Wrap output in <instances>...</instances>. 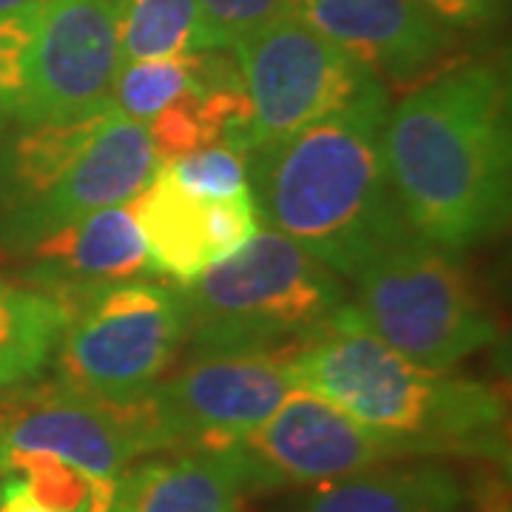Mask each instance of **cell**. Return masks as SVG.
Instances as JSON below:
<instances>
[{
  "instance_id": "8fae6325",
  "label": "cell",
  "mask_w": 512,
  "mask_h": 512,
  "mask_svg": "<svg viewBox=\"0 0 512 512\" xmlns=\"http://www.w3.org/2000/svg\"><path fill=\"white\" fill-rule=\"evenodd\" d=\"M296 353V350H293ZM293 353H211L148 390L171 450L225 453L296 387Z\"/></svg>"
},
{
  "instance_id": "44dd1931",
  "label": "cell",
  "mask_w": 512,
  "mask_h": 512,
  "mask_svg": "<svg viewBox=\"0 0 512 512\" xmlns=\"http://www.w3.org/2000/svg\"><path fill=\"white\" fill-rule=\"evenodd\" d=\"M157 174L174 188L202 200H231L251 194L245 151L228 140L174 157L160 165Z\"/></svg>"
},
{
  "instance_id": "ac0fdd59",
  "label": "cell",
  "mask_w": 512,
  "mask_h": 512,
  "mask_svg": "<svg viewBox=\"0 0 512 512\" xmlns=\"http://www.w3.org/2000/svg\"><path fill=\"white\" fill-rule=\"evenodd\" d=\"M72 311L55 293L0 282V390L37 379L52 362Z\"/></svg>"
},
{
  "instance_id": "3957f363",
  "label": "cell",
  "mask_w": 512,
  "mask_h": 512,
  "mask_svg": "<svg viewBox=\"0 0 512 512\" xmlns=\"http://www.w3.org/2000/svg\"><path fill=\"white\" fill-rule=\"evenodd\" d=\"M293 379L407 458L510 461L507 404L495 387L404 359L367 328L350 302L293 353Z\"/></svg>"
},
{
  "instance_id": "cb8c5ba5",
  "label": "cell",
  "mask_w": 512,
  "mask_h": 512,
  "mask_svg": "<svg viewBox=\"0 0 512 512\" xmlns=\"http://www.w3.org/2000/svg\"><path fill=\"white\" fill-rule=\"evenodd\" d=\"M0 512H55L43 507L35 495L26 490L23 478L9 476L0 484Z\"/></svg>"
},
{
  "instance_id": "4316f807",
  "label": "cell",
  "mask_w": 512,
  "mask_h": 512,
  "mask_svg": "<svg viewBox=\"0 0 512 512\" xmlns=\"http://www.w3.org/2000/svg\"><path fill=\"white\" fill-rule=\"evenodd\" d=\"M6 123V114H3V109H0V126Z\"/></svg>"
},
{
  "instance_id": "ffe728a7",
  "label": "cell",
  "mask_w": 512,
  "mask_h": 512,
  "mask_svg": "<svg viewBox=\"0 0 512 512\" xmlns=\"http://www.w3.org/2000/svg\"><path fill=\"white\" fill-rule=\"evenodd\" d=\"M6 476H20L26 490L55 512H111L117 478L94 476L46 453H18L3 461Z\"/></svg>"
},
{
  "instance_id": "6da1fadb",
  "label": "cell",
  "mask_w": 512,
  "mask_h": 512,
  "mask_svg": "<svg viewBox=\"0 0 512 512\" xmlns=\"http://www.w3.org/2000/svg\"><path fill=\"white\" fill-rule=\"evenodd\" d=\"M387 177L407 228L441 251H467L510 222V83L495 63H461L387 111Z\"/></svg>"
},
{
  "instance_id": "9a60e30c",
  "label": "cell",
  "mask_w": 512,
  "mask_h": 512,
  "mask_svg": "<svg viewBox=\"0 0 512 512\" xmlns=\"http://www.w3.org/2000/svg\"><path fill=\"white\" fill-rule=\"evenodd\" d=\"M43 291L77 305L89 293L131 282L151 268L134 200L100 208L32 248Z\"/></svg>"
},
{
  "instance_id": "ba28073f",
  "label": "cell",
  "mask_w": 512,
  "mask_h": 512,
  "mask_svg": "<svg viewBox=\"0 0 512 512\" xmlns=\"http://www.w3.org/2000/svg\"><path fill=\"white\" fill-rule=\"evenodd\" d=\"M234 57L248 97V123L239 143L245 154L345 109L379 83L296 12L239 43Z\"/></svg>"
},
{
  "instance_id": "484cf974",
  "label": "cell",
  "mask_w": 512,
  "mask_h": 512,
  "mask_svg": "<svg viewBox=\"0 0 512 512\" xmlns=\"http://www.w3.org/2000/svg\"><path fill=\"white\" fill-rule=\"evenodd\" d=\"M302 3H308V0H291V6H293V12H296V9H299V6H302Z\"/></svg>"
},
{
  "instance_id": "30bf717a",
  "label": "cell",
  "mask_w": 512,
  "mask_h": 512,
  "mask_svg": "<svg viewBox=\"0 0 512 512\" xmlns=\"http://www.w3.org/2000/svg\"><path fill=\"white\" fill-rule=\"evenodd\" d=\"M117 72L120 40L111 0H35L12 120L37 126L106 109Z\"/></svg>"
},
{
  "instance_id": "8992f818",
  "label": "cell",
  "mask_w": 512,
  "mask_h": 512,
  "mask_svg": "<svg viewBox=\"0 0 512 512\" xmlns=\"http://www.w3.org/2000/svg\"><path fill=\"white\" fill-rule=\"evenodd\" d=\"M356 311L384 345L427 370H450L498 342L470 279L450 251L407 234L359 274Z\"/></svg>"
},
{
  "instance_id": "277c9868",
  "label": "cell",
  "mask_w": 512,
  "mask_h": 512,
  "mask_svg": "<svg viewBox=\"0 0 512 512\" xmlns=\"http://www.w3.org/2000/svg\"><path fill=\"white\" fill-rule=\"evenodd\" d=\"M157 168L146 126L111 106L77 120L23 126L0 151V234L32 251L100 208L131 202Z\"/></svg>"
},
{
  "instance_id": "7a4b0ae2",
  "label": "cell",
  "mask_w": 512,
  "mask_h": 512,
  "mask_svg": "<svg viewBox=\"0 0 512 512\" xmlns=\"http://www.w3.org/2000/svg\"><path fill=\"white\" fill-rule=\"evenodd\" d=\"M384 83L285 140L245 154L259 220L333 274L353 276L413 234L384 163Z\"/></svg>"
},
{
  "instance_id": "603a6c76",
  "label": "cell",
  "mask_w": 512,
  "mask_h": 512,
  "mask_svg": "<svg viewBox=\"0 0 512 512\" xmlns=\"http://www.w3.org/2000/svg\"><path fill=\"white\" fill-rule=\"evenodd\" d=\"M447 29H481L504 15L507 0H421Z\"/></svg>"
},
{
  "instance_id": "7c38bea8",
  "label": "cell",
  "mask_w": 512,
  "mask_h": 512,
  "mask_svg": "<svg viewBox=\"0 0 512 512\" xmlns=\"http://www.w3.org/2000/svg\"><path fill=\"white\" fill-rule=\"evenodd\" d=\"M234 450L254 487H316L407 458L396 444L299 384Z\"/></svg>"
},
{
  "instance_id": "2e32d148",
  "label": "cell",
  "mask_w": 512,
  "mask_h": 512,
  "mask_svg": "<svg viewBox=\"0 0 512 512\" xmlns=\"http://www.w3.org/2000/svg\"><path fill=\"white\" fill-rule=\"evenodd\" d=\"M251 487L237 450H185L120 473L111 512H239Z\"/></svg>"
},
{
  "instance_id": "7402d4cb",
  "label": "cell",
  "mask_w": 512,
  "mask_h": 512,
  "mask_svg": "<svg viewBox=\"0 0 512 512\" xmlns=\"http://www.w3.org/2000/svg\"><path fill=\"white\" fill-rule=\"evenodd\" d=\"M200 12L205 49L234 52L239 43L274 20L291 15V0H194Z\"/></svg>"
},
{
  "instance_id": "d4e9b609",
  "label": "cell",
  "mask_w": 512,
  "mask_h": 512,
  "mask_svg": "<svg viewBox=\"0 0 512 512\" xmlns=\"http://www.w3.org/2000/svg\"><path fill=\"white\" fill-rule=\"evenodd\" d=\"M35 0H0V15H9V12H18L23 6H32Z\"/></svg>"
},
{
  "instance_id": "d6986e66",
  "label": "cell",
  "mask_w": 512,
  "mask_h": 512,
  "mask_svg": "<svg viewBox=\"0 0 512 512\" xmlns=\"http://www.w3.org/2000/svg\"><path fill=\"white\" fill-rule=\"evenodd\" d=\"M120 66L148 57L205 52L200 12L194 0H111Z\"/></svg>"
},
{
  "instance_id": "5bb4252c",
  "label": "cell",
  "mask_w": 512,
  "mask_h": 512,
  "mask_svg": "<svg viewBox=\"0 0 512 512\" xmlns=\"http://www.w3.org/2000/svg\"><path fill=\"white\" fill-rule=\"evenodd\" d=\"M134 217L146 239L154 271L174 276L180 285L237 254L259 228L254 197L231 200L191 197L154 174L143 194L134 197Z\"/></svg>"
},
{
  "instance_id": "83f0119b",
  "label": "cell",
  "mask_w": 512,
  "mask_h": 512,
  "mask_svg": "<svg viewBox=\"0 0 512 512\" xmlns=\"http://www.w3.org/2000/svg\"><path fill=\"white\" fill-rule=\"evenodd\" d=\"M0 473H3V453H0Z\"/></svg>"
},
{
  "instance_id": "e0dca14e",
  "label": "cell",
  "mask_w": 512,
  "mask_h": 512,
  "mask_svg": "<svg viewBox=\"0 0 512 512\" xmlns=\"http://www.w3.org/2000/svg\"><path fill=\"white\" fill-rule=\"evenodd\" d=\"M461 478L436 461L379 464L353 476L316 484L296 512H464Z\"/></svg>"
},
{
  "instance_id": "4fadbf2b",
  "label": "cell",
  "mask_w": 512,
  "mask_h": 512,
  "mask_svg": "<svg viewBox=\"0 0 512 512\" xmlns=\"http://www.w3.org/2000/svg\"><path fill=\"white\" fill-rule=\"evenodd\" d=\"M296 15L342 46L379 83H410L453 49L447 29L421 0H308Z\"/></svg>"
},
{
  "instance_id": "9c48e42d",
  "label": "cell",
  "mask_w": 512,
  "mask_h": 512,
  "mask_svg": "<svg viewBox=\"0 0 512 512\" xmlns=\"http://www.w3.org/2000/svg\"><path fill=\"white\" fill-rule=\"evenodd\" d=\"M171 450L163 421L146 396L106 402L60 382L0 390V453L63 458L94 476L117 478L140 456Z\"/></svg>"
},
{
  "instance_id": "52a82bcc",
  "label": "cell",
  "mask_w": 512,
  "mask_h": 512,
  "mask_svg": "<svg viewBox=\"0 0 512 512\" xmlns=\"http://www.w3.org/2000/svg\"><path fill=\"white\" fill-rule=\"evenodd\" d=\"M185 339L180 288L120 282L74 305L55 350L57 379L83 396L134 402L160 382Z\"/></svg>"
},
{
  "instance_id": "5b68a950",
  "label": "cell",
  "mask_w": 512,
  "mask_h": 512,
  "mask_svg": "<svg viewBox=\"0 0 512 512\" xmlns=\"http://www.w3.org/2000/svg\"><path fill=\"white\" fill-rule=\"evenodd\" d=\"M197 356L293 353L348 302L342 276L274 228L180 288Z\"/></svg>"
}]
</instances>
